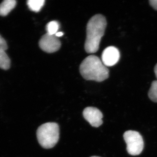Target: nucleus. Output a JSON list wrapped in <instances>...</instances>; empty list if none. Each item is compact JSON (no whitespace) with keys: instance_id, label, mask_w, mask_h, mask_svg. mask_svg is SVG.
I'll return each mask as SVG.
<instances>
[{"instance_id":"f257e3e1","label":"nucleus","mask_w":157,"mask_h":157,"mask_svg":"<svg viewBox=\"0 0 157 157\" xmlns=\"http://www.w3.org/2000/svg\"><path fill=\"white\" fill-rule=\"evenodd\" d=\"M107 22L106 18L100 14L92 17L86 26V37L84 48L88 53H94L99 50L101 38L104 36Z\"/></svg>"},{"instance_id":"f03ea898","label":"nucleus","mask_w":157,"mask_h":157,"mask_svg":"<svg viewBox=\"0 0 157 157\" xmlns=\"http://www.w3.org/2000/svg\"><path fill=\"white\" fill-rule=\"evenodd\" d=\"M79 72L84 79L101 82L109 77V71L98 57L90 55L86 58L79 67Z\"/></svg>"},{"instance_id":"7ed1b4c3","label":"nucleus","mask_w":157,"mask_h":157,"mask_svg":"<svg viewBox=\"0 0 157 157\" xmlns=\"http://www.w3.org/2000/svg\"><path fill=\"white\" fill-rule=\"evenodd\" d=\"M37 137L40 145L43 148H52L58 142L59 128L58 124L48 122L43 124L37 129Z\"/></svg>"},{"instance_id":"20e7f679","label":"nucleus","mask_w":157,"mask_h":157,"mask_svg":"<svg viewBox=\"0 0 157 157\" xmlns=\"http://www.w3.org/2000/svg\"><path fill=\"white\" fill-rule=\"evenodd\" d=\"M123 136L129 154L138 155L142 152L144 144L143 138L139 132L130 130L125 132Z\"/></svg>"},{"instance_id":"39448f33","label":"nucleus","mask_w":157,"mask_h":157,"mask_svg":"<svg viewBox=\"0 0 157 157\" xmlns=\"http://www.w3.org/2000/svg\"><path fill=\"white\" fill-rule=\"evenodd\" d=\"M39 45L43 51L47 53H53L60 49L61 43L55 35H50L47 33L39 40Z\"/></svg>"},{"instance_id":"423d86ee","label":"nucleus","mask_w":157,"mask_h":157,"mask_svg":"<svg viewBox=\"0 0 157 157\" xmlns=\"http://www.w3.org/2000/svg\"><path fill=\"white\" fill-rule=\"evenodd\" d=\"M83 115L92 126L98 128L103 124V114L96 107H86L83 110Z\"/></svg>"},{"instance_id":"0eeeda50","label":"nucleus","mask_w":157,"mask_h":157,"mask_svg":"<svg viewBox=\"0 0 157 157\" xmlns=\"http://www.w3.org/2000/svg\"><path fill=\"white\" fill-rule=\"evenodd\" d=\"M120 54L117 48L109 46L105 48L102 54V62L106 67H112L119 61Z\"/></svg>"},{"instance_id":"6e6552de","label":"nucleus","mask_w":157,"mask_h":157,"mask_svg":"<svg viewBox=\"0 0 157 157\" xmlns=\"http://www.w3.org/2000/svg\"><path fill=\"white\" fill-rule=\"evenodd\" d=\"M16 1L15 0H5L0 4V16H6L15 8Z\"/></svg>"},{"instance_id":"1a4fd4ad","label":"nucleus","mask_w":157,"mask_h":157,"mask_svg":"<svg viewBox=\"0 0 157 157\" xmlns=\"http://www.w3.org/2000/svg\"><path fill=\"white\" fill-rule=\"evenodd\" d=\"M11 65V61L6 52V50L0 48V68L8 70Z\"/></svg>"},{"instance_id":"9d476101","label":"nucleus","mask_w":157,"mask_h":157,"mask_svg":"<svg viewBox=\"0 0 157 157\" xmlns=\"http://www.w3.org/2000/svg\"><path fill=\"white\" fill-rule=\"evenodd\" d=\"M45 2V0H29L27 5L31 11L38 12L40 11Z\"/></svg>"},{"instance_id":"9b49d317","label":"nucleus","mask_w":157,"mask_h":157,"mask_svg":"<svg viewBox=\"0 0 157 157\" xmlns=\"http://www.w3.org/2000/svg\"><path fill=\"white\" fill-rule=\"evenodd\" d=\"M59 25L58 22L56 21H50L47 24L46 26V30L47 32V33L50 35H55L57 33Z\"/></svg>"},{"instance_id":"f8f14e48","label":"nucleus","mask_w":157,"mask_h":157,"mask_svg":"<svg viewBox=\"0 0 157 157\" xmlns=\"http://www.w3.org/2000/svg\"><path fill=\"white\" fill-rule=\"evenodd\" d=\"M148 95L149 98L152 101L157 103V80L152 82Z\"/></svg>"},{"instance_id":"ddd939ff","label":"nucleus","mask_w":157,"mask_h":157,"mask_svg":"<svg viewBox=\"0 0 157 157\" xmlns=\"http://www.w3.org/2000/svg\"><path fill=\"white\" fill-rule=\"evenodd\" d=\"M0 48H2L4 50H6L8 49V45L6 40L0 35Z\"/></svg>"},{"instance_id":"4468645a","label":"nucleus","mask_w":157,"mask_h":157,"mask_svg":"<svg viewBox=\"0 0 157 157\" xmlns=\"http://www.w3.org/2000/svg\"><path fill=\"white\" fill-rule=\"evenodd\" d=\"M151 6L155 9L157 10V0H151L149 1Z\"/></svg>"},{"instance_id":"2eb2a0df","label":"nucleus","mask_w":157,"mask_h":157,"mask_svg":"<svg viewBox=\"0 0 157 157\" xmlns=\"http://www.w3.org/2000/svg\"><path fill=\"white\" fill-rule=\"evenodd\" d=\"M63 33H62V32H57V33L56 34L55 36L58 38V37L62 36L63 35Z\"/></svg>"},{"instance_id":"dca6fc26","label":"nucleus","mask_w":157,"mask_h":157,"mask_svg":"<svg viewBox=\"0 0 157 157\" xmlns=\"http://www.w3.org/2000/svg\"><path fill=\"white\" fill-rule=\"evenodd\" d=\"M154 72L155 74L156 77L157 79V64L155 66L154 68Z\"/></svg>"},{"instance_id":"f3484780","label":"nucleus","mask_w":157,"mask_h":157,"mask_svg":"<svg viewBox=\"0 0 157 157\" xmlns=\"http://www.w3.org/2000/svg\"><path fill=\"white\" fill-rule=\"evenodd\" d=\"M90 157H98V156H92Z\"/></svg>"}]
</instances>
